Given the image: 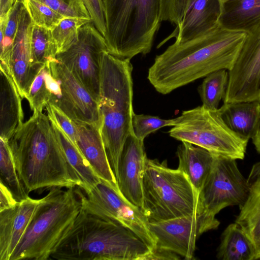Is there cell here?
I'll return each instance as SVG.
<instances>
[{
    "label": "cell",
    "mask_w": 260,
    "mask_h": 260,
    "mask_svg": "<svg viewBox=\"0 0 260 260\" xmlns=\"http://www.w3.org/2000/svg\"><path fill=\"white\" fill-rule=\"evenodd\" d=\"M192 0H160V19L178 26Z\"/></svg>",
    "instance_id": "d590c367"
},
{
    "label": "cell",
    "mask_w": 260,
    "mask_h": 260,
    "mask_svg": "<svg viewBox=\"0 0 260 260\" xmlns=\"http://www.w3.org/2000/svg\"><path fill=\"white\" fill-rule=\"evenodd\" d=\"M55 133L61 145L67 159L81 181L80 187L87 192L94 187L101 179L94 171L79 149L53 119L49 118Z\"/></svg>",
    "instance_id": "d4e9b609"
},
{
    "label": "cell",
    "mask_w": 260,
    "mask_h": 260,
    "mask_svg": "<svg viewBox=\"0 0 260 260\" xmlns=\"http://www.w3.org/2000/svg\"><path fill=\"white\" fill-rule=\"evenodd\" d=\"M176 118L161 119L157 116L134 114L132 120L133 133L139 140L144 141L150 134L165 126H174Z\"/></svg>",
    "instance_id": "836d02e7"
},
{
    "label": "cell",
    "mask_w": 260,
    "mask_h": 260,
    "mask_svg": "<svg viewBox=\"0 0 260 260\" xmlns=\"http://www.w3.org/2000/svg\"><path fill=\"white\" fill-rule=\"evenodd\" d=\"M89 22H92V20L78 17H65L51 29L57 54L67 51L77 39L80 27Z\"/></svg>",
    "instance_id": "4dcf8cb0"
},
{
    "label": "cell",
    "mask_w": 260,
    "mask_h": 260,
    "mask_svg": "<svg viewBox=\"0 0 260 260\" xmlns=\"http://www.w3.org/2000/svg\"><path fill=\"white\" fill-rule=\"evenodd\" d=\"M229 71L224 103L260 102V24L248 33Z\"/></svg>",
    "instance_id": "4fadbf2b"
},
{
    "label": "cell",
    "mask_w": 260,
    "mask_h": 260,
    "mask_svg": "<svg viewBox=\"0 0 260 260\" xmlns=\"http://www.w3.org/2000/svg\"><path fill=\"white\" fill-rule=\"evenodd\" d=\"M50 188L41 199L23 237L10 260L50 259L73 224L81 204L76 187Z\"/></svg>",
    "instance_id": "5b68a950"
},
{
    "label": "cell",
    "mask_w": 260,
    "mask_h": 260,
    "mask_svg": "<svg viewBox=\"0 0 260 260\" xmlns=\"http://www.w3.org/2000/svg\"><path fill=\"white\" fill-rule=\"evenodd\" d=\"M0 156V181L11 190L18 202L27 199L28 193L19 177L8 140L1 137Z\"/></svg>",
    "instance_id": "4316f807"
},
{
    "label": "cell",
    "mask_w": 260,
    "mask_h": 260,
    "mask_svg": "<svg viewBox=\"0 0 260 260\" xmlns=\"http://www.w3.org/2000/svg\"><path fill=\"white\" fill-rule=\"evenodd\" d=\"M247 34L219 24L199 37L174 42L156 56L147 78L158 92L167 94L214 71H229Z\"/></svg>",
    "instance_id": "6da1fadb"
},
{
    "label": "cell",
    "mask_w": 260,
    "mask_h": 260,
    "mask_svg": "<svg viewBox=\"0 0 260 260\" xmlns=\"http://www.w3.org/2000/svg\"><path fill=\"white\" fill-rule=\"evenodd\" d=\"M23 7L22 0H16L8 15L0 18L1 64L6 66L9 62Z\"/></svg>",
    "instance_id": "f1b7e54d"
},
{
    "label": "cell",
    "mask_w": 260,
    "mask_h": 260,
    "mask_svg": "<svg viewBox=\"0 0 260 260\" xmlns=\"http://www.w3.org/2000/svg\"><path fill=\"white\" fill-rule=\"evenodd\" d=\"M22 2L33 24L51 30L65 18L37 0H22Z\"/></svg>",
    "instance_id": "1f68e13d"
},
{
    "label": "cell",
    "mask_w": 260,
    "mask_h": 260,
    "mask_svg": "<svg viewBox=\"0 0 260 260\" xmlns=\"http://www.w3.org/2000/svg\"><path fill=\"white\" fill-rule=\"evenodd\" d=\"M108 52L130 60L151 50L160 23V0H102Z\"/></svg>",
    "instance_id": "8992f818"
},
{
    "label": "cell",
    "mask_w": 260,
    "mask_h": 260,
    "mask_svg": "<svg viewBox=\"0 0 260 260\" xmlns=\"http://www.w3.org/2000/svg\"><path fill=\"white\" fill-rule=\"evenodd\" d=\"M133 66L130 60L108 51L101 58L99 111L100 131L116 179L124 143L133 133Z\"/></svg>",
    "instance_id": "277c9868"
},
{
    "label": "cell",
    "mask_w": 260,
    "mask_h": 260,
    "mask_svg": "<svg viewBox=\"0 0 260 260\" xmlns=\"http://www.w3.org/2000/svg\"><path fill=\"white\" fill-rule=\"evenodd\" d=\"M151 252L143 241L124 226L81 208L50 259L147 260Z\"/></svg>",
    "instance_id": "3957f363"
},
{
    "label": "cell",
    "mask_w": 260,
    "mask_h": 260,
    "mask_svg": "<svg viewBox=\"0 0 260 260\" xmlns=\"http://www.w3.org/2000/svg\"><path fill=\"white\" fill-rule=\"evenodd\" d=\"M87 9L92 22L104 37L106 24L102 0H81Z\"/></svg>",
    "instance_id": "74e56055"
},
{
    "label": "cell",
    "mask_w": 260,
    "mask_h": 260,
    "mask_svg": "<svg viewBox=\"0 0 260 260\" xmlns=\"http://www.w3.org/2000/svg\"><path fill=\"white\" fill-rule=\"evenodd\" d=\"M32 25L30 16L24 7L8 65L6 67L1 64L13 78L22 99H26L32 83L43 67L36 66L32 59Z\"/></svg>",
    "instance_id": "2e32d148"
},
{
    "label": "cell",
    "mask_w": 260,
    "mask_h": 260,
    "mask_svg": "<svg viewBox=\"0 0 260 260\" xmlns=\"http://www.w3.org/2000/svg\"><path fill=\"white\" fill-rule=\"evenodd\" d=\"M40 200L29 197L14 207L0 211V260H10Z\"/></svg>",
    "instance_id": "e0dca14e"
},
{
    "label": "cell",
    "mask_w": 260,
    "mask_h": 260,
    "mask_svg": "<svg viewBox=\"0 0 260 260\" xmlns=\"http://www.w3.org/2000/svg\"><path fill=\"white\" fill-rule=\"evenodd\" d=\"M176 120V124L169 131L171 137L216 155L235 160L244 159L248 140L229 128L218 109L199 106L183 111Z\"/></svg>",
    "instance_id": "ba28073f"
},
{
    "label": "cell",
    "mask_w": 260,
    "mask_h": 260,
    "mask_svg": "<svg viewBox=\"0 0 260 260\" xmlns=\"http://www.w3.org/2000/svg\"><path fill=\"white\" fill-rule=\"evenodd\" d=\"M108 51L104 37L92 22L79 29L76 41L66 51L57 54L63 63L99 103L101 58Z\"/></svg>",
    "instance_id": "7c38bea8"
},
{
    "label": "cell",
    "mask_w": 260,
    "mask_h": 260,
    "mask_svg": "<svg viewBox=\"0 0 260 260\" xmlns=\"http://www.w3.org/2000/svg\"><path fill=\"white\" fill-rule=\"evenodd\" d=\"M254 246L236 223L229 224L223 232L216 257L221 260H254Z\"/></svg>",
    "instance_id": "484cf974"
},
{
    "label": "cell",
    "mask_w": 260,
    "mask_h": 260,
    "mask_svg": "<svg viewBox=\"0 0 260 260\" xmlns=\"http://www.w3.org/2000/svg\"><path fill=\"white\" fill-rule=\"evenodd\" d=\"M222 1L223 3H224V2H226V1H228L229 0H222Z\"/></svg>",
    "instance_id": "ee69618b"
},
{
    "label": "cell",
    "mask_w": 260,
    "mask_h": 260,
    "mask_svg": "<svg viewBox=\"0 0 260 260\" xmlns=\"http://www.w3.org/2000/svg\"><path fill=\"white\" fill-rule=\"evenodd\" d=\"M74 124L77 131V146L83 156L100 179L118 188L116 179L108 160L100 126L77 122H74Z\"/></svg>",
    "instance_id": "d6986e66"
},
{
    "label": "cell",
    "mask_w": 260,
    "mask_h": 260,
    "mask_svg": "<svg viewBox=\"0 0 260 260\" xmlns=\"http://www.w3.org/2000/svg\"><path fill=\"white\" fill-rule=\"evenodd\" d=\"M239 207L235 223L251 241L255 249L254 259H260V176L250 186L247 198Z\"/></svg>",
    "instance_id": "cb8c5ba5"
},
{
    "label": "cell",
    "mask_w": 260,
    "mask_h": 260,
    "mask_svg": "<svg viewBox=\"0 0 260 260\" xmlns=\"http://www.w3.org/2000/svg\"><path fill=\"white\" fill-rule=\"evenodd\" d=\"M31 56L34 63L42 67L57 60V49L51 30L33 24L31 34Z\"/></svg>",
    "instance_id": "f546056e"
},
{
    "label": "cell",
    "mask_w": 260,
    "mask_h": 260,
    "mask_svg": "<svg viewBox=\"0 0 260 260\" xmlns=\"http://www.w3.org/2000/svg\"><path fill=\"white\" fill-rule=\"evenodd\" d=\"M176 154L178 169L187 176L199 194L212 170L215 154L187 142H182Z\"/></svg>",
    "instance_id": "44dd1931"
},
{
    "label": "cell",
    "mask_w": 260,
    "mask_h": 260,
    "mask_svg": "<svg viewBox=\"0 0 260 260\" xmlns=\"http://www.w3.org/2000/svg\"><path fill=\"white\" fill-rule=\"evenodd\" d=\"M223 121L232 131L249 140L256 132L260 122V102L223 103L218 109Z\"/></svg>",
    "instance_id": "7402d4cb"
},
{
    "label": "cell",
    "mask_w": 260,
    "mask_h": 260,
    "mask_svg": "<svg viewBox=\"0 0 260 260\" xmlns=\"http://www.w3.org/2000/svg\"><path fill=\"white\" fill-rule=\"evenodd\" d=\"M222 0H192L174 33L175 43H182L209 31L219 24Z\"/></svg>",
    "instance_id": "ac0fdd59"
},
{
    "label": "cell",
    "mask_w": 260,
    "mask_h": 260,
    "mask_svg": "<svg viewBox=\"0 0 260 260\" xmlns=\"http://www.w3.org/2000/svg\"><path fill=\"white\" fill-rule=\"evenodd\" d=\"M156 248L173 252L185 259L193 257L197 239L204 233L216 229L202 214H195L149 222Z\"/></svg>",
    "instance_id": "5bb4252c"
},
{
    "label": "cell",
    "mask_w": 260,
    "mask_h": 260,
    "mask_svg": "<svg viewBox=\"0 0 260 260\" xmlns=\"http://www.w3.org/2000/svg\"><path fill=\"white\" fill-rule=\"evenodd\" d=\"M0 69V137L9 140L24 123L22 99L5 68Z\"/></svg>",
    "instance_id": "ffe728a7"
},
{
    "label": "cell",
    "mask_w": 260,
    "mask_h": 260,
    "mask_svg": "<svg viewBox=\"0 0 260 260\" xmlns=\"http://www.w3.org/2000/svg\"><path fill=\"white\" fill-rule=\"evenodd\" d=\"M142 211L150 222L200 214L199 194L187 176L167 161L147 158Z\"/></svg>",
    "instance_id": "52a82bcc"
},
{
    "label": "cell",
    "mask_w": 260,
    "mask_h": 260,
    "mask_svg": "<svg viewBox=\"0 0 260 260\" xmlns=\"http://www.w3.org/2000/svg\"><path fill=\"white\" fill-rule=\"evenodd\" d=\"M18 202L8 187L0 181V211L12 208Z\"/></svg>",
    "instance_id": "f35d334b"
},
{
    "label": "cell",
    "mask_w": 260,
    "mask_h": 260,
    "mask_svg": "<svg viewBox=\"0 0 260 260\" xmlns=\"http://www.w3.org/2000/svg\"><path fill=\"white\" fill-rule=\"evenodd\" d=\"M49 63L44 64L40 70L31 85L26 99L33 112L42 111L46 105L49 102L50 92L46 82Z\"/></svg>",
    "instance_id": "d6a6232c"
},
{
    "label": "cell",
    "mask_w": 260,
    "mask_h": 260,
    "mask_svg": "<svg viewBox=\"0 0 260 260\" xmlns=\"http://www.w3.org/2000/svg\"><path fill=\"white\" fill-rule=\"evenodd\" d=\"M260 176V162H258L253 166L251 171L249 174L247 182L250 186Z\"/></svg>",
    "instance_id": "b9f144b4"
},
{
    "label": "cell",
    "mask_w": 260,
    "mask_h": 260,
    "mask_svg": "<svg viewBox=\"0 0 260 260\" xmlns=\"http://www.w3.org/2000/svg\"><path fill=\"white\" fill-rule=\"evenodd\" d=\"M49 66L46 75L49 102L74 122L100 126L99 102L63 63L57 59Z\"/></svg>",
    "instance_id": "8fae6325"
},
{
    "label": "cell",
    "mask_w": 260,
    "mask_h": 260,
    "mask_svg": "<svg viewBox=\"0 0 260 260\" xmlns=\"http://www.w3.org/2000/svg\"><path fill=\"white\" fill-rule=\"evenodd\" d=\"M16 0H0V18L8 15Z\"/></svg>",
    "instance_id": "60d3db41"
},
{
    "label": "cell",
    "mask_w": 260,
    "mask_h": 260,
    "mask_svg": "<svg viewBox=\"0 0 260 260\" xmlns=\"http://www.w3.org/2000/svg\"><path fill=\"white\" fill-rule=\"evenodd\" d=\"M76 192L81 209L100 218L116 222L134 232L153 251L156 246L149 221L142 210L126 200L118 188L101 179L91 190L83 193L80 188Z\"/></svg>",
    "instance_id": "9c48e42d"
},
{
    "label": "cell",
    "mask_w": 260,
    "mask_h": 260,
    "mask_svg": "<svg viewBox=\"0 0 260 260\" xmlns=\"http://www.w3.org/2000/svg\"><path fill=\"white\" fill-rule=\"evenodd\" d=\"M251 139L255 149L260 153V122L256 133Z\"/></svg>",
    "instance_id": "7bdbcfd3"
},
{
    "label": "cell",
    "mask_w": 260,
    "mask_h": 260,
    "mask_svg": "<svg viewBox=\"0 0 260 260\" xmlns=\"http://www.w3.org/2000/svg\"><path fill=\"white\" fill-rule=\"evenodd\" d=\"M64 17H78L91 20L81 0H37Z\"/></svg>",
    "instance_id": "e575fe53"
},
{
    "label": "cell",
    "mask_w": 260,
    "mask_h": 260,
    "mask_svg": "<svg viewBox=\"0 0 260 260\" xmlns=\"http://www.w3.org/2000/svg\"><path fill=\"white\" fill-rule=\"evenodd\" d=\"M250 189L235 159L215 154L212 170L199 193L200 214L216 228V215L223 208L243 204Z\"/></svg>",
    "instance_id": "30bf717a"
},
{
    "label": "cell",
    "mask_w": 260,
    "mask_h": 260,
    "mask_svg": "<svg viewBox=\"0 0 260 260\" xmlns=\"http://www.w3.org/2000/svg\"><path fill=\"white\" fill-rule=\"evenodd\" d=\"M229 80V72L221 69L211 73L205 77L198 88L205 108L216 110L221 100L224 99Z\"/></svg>",
    "instance_id": "83f0119b"
},
{
    "label": "cell",
    "mask_w": 260,
    "mask_h": 260,
    "mask_svg": "<svg viewBox=\"0 0 260 260\" xmlns=\"http://www.w3.org/2000/svg\"><path fill=\"white\" fill-rule=\"evenodd\" d=\"M230 30L249 32L260 24V0H229L219 21Z\"/></svg>",
    "instance_id": "603a6c76"
},
{
    "label": "cell",
    "mask_w": 260,
    "mask_h": 260,
    "mask_svg": "<svg viewBox=\"0 0 260 260\" xmlns=\"http://www.w3.org/2000/svg\"><path fill=\"white\" fill-rule=\"evenodd\" d=\"M178 255L165 249L156 248L148 256L147 260L157 259H179Z\"/></svg>",
    "instance_id": "ab89813d"
},
{
    "label": "cell",
    "mask_w": 260,
    "mask_h": 260,
    "mask_svg": "<svg viewBox=\"0 0 260 260\" xmlns=\"http://www.w3.org/2000/svg\"><path fill=\"white\" fill-rule=\"evenodd\" d=\"M147 157L144 141L131 134L120 155L116 178L119 192L132 205L142 210L143 177Z\"/></svg>",
    "instance_id": "9a60e30c"
},
{
    "label": "cell",
    "mask_w": 260,
    "mask_h": 260,
    "mask_svg": "<svg viewBox=\"0 0 260 260\" xmlns=\"http://www.w3.org/2000/svg\"><path fill=\"white\" fill-rule=\"evenodd\" d=\"M45 108L48 117L54 120L59 125L75 145L78 147L77 131L74 122L62 110L49 102L46 105Z\"/></svg>",
    "instance_id": "8d00e7d4"
},
{
    "label": "cell",
    "mask_w": 260,
    "mask_h": 260,
    "mask_svg": "<svg viewBox=\"0 0 260 260\" xmlns=\"http://www.w3.org/2000/svg\"><path fill=\"white\" fill-rule=\"evenodd\" d=\"M19 177L28 193L45 188L80 187L48 115L32 116L8 140Z\"/></svg>",
    "instance_id": "7a4b0ae2"
}]
</instances>
